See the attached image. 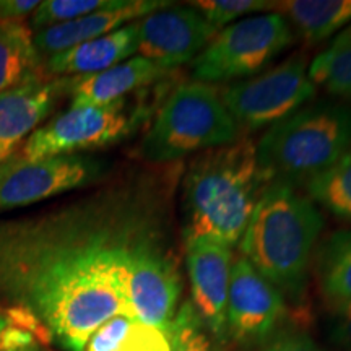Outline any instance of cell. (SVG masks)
<instances>
[{
  "label": "cell",
  "mask_w": 351,
  "mask_h": 351,
  "mask_svg": "<svg viewBox=\"0 0 351 351\" xmlns=\"http://www.w3.org/2000/svg\"><path fill=\"white\" fill-rule=\"evenodd\" d=\"M161 241L155 205L132 189L0 221V296L29 311L62 350L85 351L104 322L127 315L132 262Z\"/></svg>",
  "instance_id": "obj_1"
},
{
  "label": "cell",
  "mask_w": 351,
  "mask_h": 351,
  "mask_svg": "<svg viewBox=\"0 0 351 351\" xmlns=\"http://www.w3.org/2000/svg\"><path fill=\"white\" fill-rule=\"evenodd\" d=\"M267 184L252 138L202 153L189 168L184 187L186 243L205 238L238 245Z\"/></svg>",
  "instance_id": "obj_2"
},
{
  "label": "cell",
  "mask_w": 351,
  "mask_h": 351,
  "mask_svg": "<svg viewBox=\"0 0 351 351\" xmlns=\"http://www.w3.org/2000/svg\"><path fill=\"white\" fill-rule=\"evenodd\" d=\"M322 215L295 186L271 181L263 187L243 238L241 254L282 295L302 296Z\"/></svg>",
  "instance_id": "obj_3"
},
{
  "label": "cell",
  "mask_w": 351,
  "mask_h": 351,
  "mask_svg": "<svg viewBox=\"0 0 351 351\" xmlns=\"http://www.w3.org/2000/svg\"><path fill=\"white\" fill-rule=\"evenodd\" d=\"M351 147V101L307 104L267 129L257 161L267 182L307 184Z\"/></svg>",
  "instance_id": "obj_4"
},
{
  "label": "cell",
  "mask_w": 351,
  "mask_h": 351,
  "mask_svg": "<svg viewBox=\"0 0 351 351\" xmlns=\"http://www.w3.org/2000/svg\"><path fill=\"white\" fill-rule=\"evenodd\" d=\"M239 127L221 95L207 83H184L158 111L140 153L152 163H171L197 152L230 145Z\"/></svg>",
  "instance_id": "obj_5"
},
{
  "label": "cell",
  "mask_w": 351,
  "mask_h": 351,
  "mask_svg": "<svg viewBox=\"0 0 351 351\" xmlns=\"http://www.w3.org/2000/svg\"><path fill=\"white\" fill-rule=\"evenodd\" d=\"M295 43L291 25L276 12L252 15L215 34L194 62L195 82L223 83L256 75Z\"/></svg>",
  "instance_id": "obj_6"
},
{
  "label": "cell",
  "mask_w": 351,
  "mask_h": 351,
  "mask_svg": "<svg viewBox=\"0 0 351 351\" xmlns=\"http://www.w3.org/2000/svg\"><path fill=\"white\" fill-rule=\"evenodd\" d=\"M315 93L306 56L298 54L262 75L228 86L221 98L238 127L258 130L291 116Z\"/></svg>",
  "instance_id": "obj_7"
},
{
  "label": "cell",
  "mask_w": 351,
  "mask_h": 351,
  "mask_svg": "<svg viewBox=\"0 0 351 351\" xmlns=\"http://www.w3.org/2000/svg\"><path fill=\"white\" fill-rule=\"evenodd\" d=\"M140 112L130 108L125 98L104 106H72L34 130L21 155L28 160H44L108 147L134 130Z\"/></svg>",
  "instance_id": "obj_8"
},
{
  "label": "cell",
  "mask_w": 351,
  "mask_h": 351,
  "mask_svg": "<svg viewBox=\"0 0 351 351\" xmlns=\"http://www.w3.org/2000/svg\"><path fill=\"white\" fill-rule=\"evenodd\" d=\"M104 166L85 155L28 160L10 155L0 163V210L38 204L98 181Z\"/></svg>",
  "instance_id": "obj_9"
},
{
  "label": "cell",
  "mask_w": 351,
  "mask_h": 351,
  "mask_svg": "<svg viewBox=\"0 0 351 351\" xmlns=\"http://www.w3.org/2000/svg\"><path fill=\"white\" fill-rule=\"evenodd\" d=\"M287 313L285 296L239 257L232 262L226 300V335L243 345L265 343Z\"/></svg>",
  "instance_id": "obj_10"
},
{
  "label": "cell",
  "mask_w": 351,
  "mask_h": 351,
  "mask_svg": "<svg viewBox=\"0 0 351 351\" xmlns=\"http://www.w3.org/2000/svg\"><path fill=\"white\" fill-rule=\"evenodd\" d=\"M182 291L178 263L163 241L132 262L124 285L127 315L148 326L169 328Z\"/></svg>",
  "instance_id": "obj_11"
},
{
  "label": "cell",
  "mask_w": 351,
  "mask_h": 351,
  "mask_svg": "<svg viewBox=\"0 0 351 351\" xmlns=\"http://www.w3.org/2000/svg\"><path fill=\"white\" fill-rule=\"evenodd\" d=\"M138 25V56L166 70L197 59L218 29L191 7H168L143 16Z\"/></svg>",
  "instance_id": "obj_12"
},
{
  "label": "cell",
  "mask_w": 351,
  "mask_h": 351,
  "mask_svg": "<svg viewBox=\"0 0 351 351\" xmlns=\"http://www.w3.org/2000/svg\"><path fill=\"white\" fill-rule=\"evenodd\" d=\"M192 306L208 332L218 340L226 337V300L232 267L231 247L213 239L186 243Z\"/></svg>",
  "instance_id": "obj_13"
},
{
  "label": "cell",
  "mask_w": 351,
  "mask_h": 351,
  "mask_svg": "<svg viewBox=\"0 0 351 351\" xmlns=\"http://www.w3.org/2000/svg\"><path fill=\"white\" fill-rule=\"evenodd\" d=\"M169 3L166 0H109L108 5L82 19L39 29L33 34L34 47L39 57L47 59L142 20L143 16L168 7Z\"/></svg>",
  "instance_id": "obj_14"
},
{
  "label": "cell",
  "mask_w": 351,
  "mask_h": 351,
  "mask_svg": "<svg viewBox=\"0 0 351 351\" xmlns=\"http://www.w3.org/2000/svg\"><path fill=\"white\" fill-rule=\"evenodd\" d=\"M65 93V77L32 73L19 85L0 93V147L12 152L29 132L49 116Z\"/></svg>",
  "instance_id": "obj_15"
},
{
  "label": "cell",
  "mask_w": 351,
  "mask_h": 351,
  "mask_svg": "<svg viewBox=\"0 0 351 351\" xmlns=\"http://www.w3.org/2000/svg\"><path fill=\"white\" fill-rule=\"evenodd\" d=\"M168 72L142 56H134L93 75L65 77V93L72 98V106H104L152 85Z\"/></svg>",
  "instance_id": "obj_16"
},
{
  "label": "cell",
  "mask_w": 351,
  "mask_h": 351,
  "mask_svg": "<svg viewBox=\"0 0 351 351\" xmlns=\"http://www.w3.org/2000/svg\"><path fill=\"white\" fill-rule=\"evenodd\" d=\"M137 52L138 25L134 21L116 32L47 57L43 73L46 77L93 75L125 62Z\"/></svg>",
  "instance_id": "obj_17"
},
{
  "label": "cell",
  "mask_w": 351,
  "mask_h": 351,
  "mask_svg": "<svg viewBox=\"0 0 351 351\" xmlns=\"http://www.w3.org/2000/svg\"><path fill=\"white\" fill-rule=\"evenodd\" d=\"M283 15L309 43H320L351 25V0H285L275 2Z\"/></svg>",
  "instance_id": "obj_18"
},
{
  "label": "cell",
  "mask_w": 351,
  "mask_h": 351,
  "mask_svg": "<svg viewBox=\"0 0 351 351\" xmlns=\"http://www.w3.org/2000/svg\"><path fill=\"white\" fill-rule=\"evenodd\" d=\"M85 351H171L169 332L121 314L91 335Z\"/></svg>",
  "instance_id": "obj_19"
},
{
  "label": "cell",
  "mask_w": 351,
  "mask_h": 351,
  "mask_svg": "<svg viewBox=\"0 0 351 351\" xmlns=\"http://www.w3.org/2000/svg\"><path fill=\"white\" fill-rule=\"evenodd\" d=\"M39 65L32 29L23 21H0V93L36 73Z\"/></svg>",
  "instance_id": "obj_20"
},
{
  "label": "cell",
  "mask_w": 351,
  "mask_h": 351,
  "mask_svg": "<svg viewBox=\"0 0 351 351\" xmlns=\"http://www.w3.org/2000/svg\"><path fill=\"white\" fill-rule=\"evenodd\" d=\"M322 295L335 307L351 301V230L332 232L317 257Z\"/></svg>",
  "instance_id": "obj_21"
},
{
  "label": "cell",
  "mask_w": 351,
  "mask_h": 351,
  "mask_svg": "<svg viewBox=\"0 0 351 351\" xmlns=\"http://www.w3.org/2000/svg\"><path fill=\"white\" fill-rule=\"evenodd\" d=\"M306 187L314 202L335 217L351 221V147Z\"/></svg>",
  "instance_id": "obj_22"
},
{
  "label": "cell",
  "mask_w": 351,
  "mask_h": 351,
  "mask_svg": "<svg viewBox=\"0 0 351 351\" xmlns=\"http://www.w3.org/2000/svg\"><path fill=\"white\" fill-rule=\"evenodd\" d=\"M309 80L328 95L351 98V41L335 43L320 52L307 67Z\"/></svg>",
  "instance_id": "obj_23"
},
{
  "label": "cell",
  "mask_w": 351,
  "mask_h": 351,
  "mask_svg": "<svg viewBox=\"0 0 351 351\" xmlns=\"http://www.w3.org/2000/svg\"><path fill=\"white\" fill-rule=\"evenodd\" d=\"M189 5L197 8L204 15V19L219 32L234 21L252 16V13L274 10L275 2H267V0H194V2H189Z\"/></svg>",
  "instance_id": "obj_24"
},
{
  "label": "cell",
  "mask_w": 351,
  "mask_h": 351,
  "mask_svg": "<svg viewBox=\"0 0 351 351\" xmlns=\"http://www.w3.org/2000/svg\"><path fill=\"white\" fill-rule=\"evenodd\" d=\"M171 351H212L204 324L192 302L184 304L169 324Z\"/></svg>",
  "instance_id": "obj_25"
},
{
  "label": "cell",
  "mask_w": 351,
  "mask_h": 351,
  "mask_svg": "<svg viewBox=\"0 0 351 351\" xmlns=\"http://www.w3.org/2000/svg\"><path fill=\"white\" fill-rule=\"evenodd\" d=\"M108 2L109 0H44L34 10L32 25L39 32L49 26L67 23L99 10L108 5Z\"/></svg>",
  "instance_id": "obj_26"
},
{
  "label": "cell",
  "mask_w": 351,
  "mask_h": 351,
  "mask_svg": "<svg viewBox=\"0 0 351 351\" xmlns=\"http://www.w3.org/2000/svg\"><path fill=\"white\" fill-rule=\"evenodd\" d=\"M330 337L341 350L351 351V301L335 306Z\"/></svg>",
  "instance_id": "obj_27"
},
{
  "label": "cell",
  "mask_w": 351,
  "mask_h": 351,
  "mask_svg": "<svg viewBox=\"0 0 351 351\" xmlns=\"http://www.w3.org/2000/svg\"><path fill=\"white\" fill-rule=\"evenodd\" d=\"M262 351H322L307 333L288 332L275 337Z\"/></svg>",
  "instance_id": "obj_28"
},
{
  "label": "cell",
  "mask_w": 351,
  "mask_h": 351,
  "mask_svg": "<svg viewBox=\"0 0 351 351\" xmlns=\"http://www.w3.org/2000/svg\"><path fill=\"white\" fill-rule=\"evenodd\" d=\"M39 3V0H0V21H23Z\"/></svg>",
  "instance_id": "obj_29"
},
{
  "label": "cell",
  "mask_w": 351,
  "mask_h": 351,
  "mask_svg": "<svg viewBox=\"0 0 351 351\" xmlns=\"http://www.w3.org/2000/svg\"><path fill=\"white\" fill-rule=\"evenodd\" d=\"M10 326H12L10 317H8L7 313L0 311V351H5V337Z\"/></svg>",
  "instance_id": "obj_30"
},
{
  "label": "cell",
  "mask_w": 351,
  "mask_h": 351,
  "mask_svg": "<svg viewBox=\"0 0 351 351\" xmlns=\"http://www.w3.org/2000/svg\"><path fill=\"white\" fill-rule=\"evenodd\" d=\"M335 43H348L351 41V25L346 26L345 29H341V33H339L333 39Z\"/></svg>",
  "instance_id": "obj_31"
},
{
  "label": "cell",
  "mask_w": 351,
  "mask_h": 351,
  "mask_svg": "<svg viewBox=\"0 0 351 351\" xmlns=\"http://www.w3.org/2000/svg\"><path fill=\"white\" fill-rule=\"evenodd\" d=\"M43 343H39V341H34V343L25 346V348H21L20 351H43Z\"/></svg>",
  "instance_id": "obj_32"
},
{
  "label": "cell",
  "mask_w": 351,
  "mask_h": 351,
  "mask_svg": "<svg viewBox=\"0 0 351 351\" xmlns=\"http://www.w3.org/2000/svg\"><path fill=\"white\" fill-rule=\"evenodd\" d=\"M10 155H13L12 152H8V150H5V148H2V147H0V163H2L3 160H7V158L10 156Z\"/></svg>",
  "instance_id": "obj_33"
}]
</instances>
